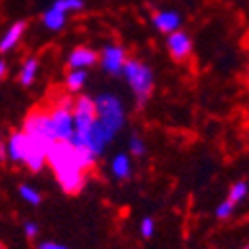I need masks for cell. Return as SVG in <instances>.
I'll return each mask as SVG.
<instances>
[{
    "instance_id": "6da1fadb",
    "label": "cell",
    "mask_w": 249,
    "mask_h": 249,
    "mask_svg": "<svg viewBox=\"0 0 249 249\" xmlns=\"http://www.w3.org/2000/svg\"><path fill=\"white\" fill-rule=\"evenodd\" d=\"M46 162L52 166L55 180L59 182L61 190L66 194H79L87 182L85 172L93 168L95 157L85 148L73 146L70 141L53 142L46 154Z\"/></svg>"
},
{
    "instance_id": "7a4b0ae2",
    "label": "cell",
    "mask_w": 249,
    "mask_h": 249,
    "mask_svg": "<svg viewBox=\"0 0 249 249\" xmlns=\"http://www.w3.org/2000/svg\"><path fill=\"white\" fill-rule=\"evenodd\" d=\"M121 75L124 77L127 85L131 87L137 103L144 105L150 99L152 89H154V71H152V68L148 64H144V61L137 59V57H129Z\"/></svg>"
},
{
    "instance_id": "3957f363",
    "label": "cell",
    "mask_w": 249,
    "mask_h": 249,
    "mask_svg": "<svg viewBox=\"0 0 249 249\" xmlns=\"http://www.w3.org/2000/svg\"><path fill=\"white\" fill-rule=\"evenodd\" d=\"M93 103H95L97 123L107 133L115 137L119 131H123L124 123H127V111H124L123 101L117 95H113V93H99L97 97H93Z\"/></svg>"
},
{
    "instance_id": "277c9868",
    "label": "cell",
    "mask_w": 249,
    "mask_h": 249,
    "mask_svg": "<svg viewBox=\"0 0 249 249\" xmlns=\"http://www.w3.org/2000/svg\"><path fill=\"white\" fill-rule=\"evenodd\" d=\"M73 99L70 95L59 97V101L53 105L50 111V124H52V133L55 142L59 141H70L73 137Z\"/></svg>"
},
{
    "instance_id": "5b68a950",
    "label": "cell",
    "mask_w": 249,
    "mask_h": 249,
    "mask_svg": "<svg viewBox=\"0 0 249 249\" xmlns=\"http://www.w3.org/2000/svg\"><path fill=\"white\" fill-rule=\"evenodd\" d=\"M71 113H73V137L70 139V142H75V141L83 139V137L91 131L93 123L97 121L93 97H89V95H79L77 99H73Z\"/></svg>"
},
{
    "instance_id": "8992f818",
    "label": "cell",
    "mask_w": 249,
    "mask_h": 249,
    "mask_svg": "<svg viewBox=\"0 0 249 249\" xmlns=\"http://www.w3.org/2000/svg\"><path fill=\"white\" fill-rule=\"evenodd\" d=\"M24 133L42 141L46 146H52L55 142L53 133H52V124H50V113H46V111L30 113L24 123Z\"/></svg>"
},
{
    "instance_id": "52a82bcc",
    "label": "cell",
    "mask_w": 249,
    "mask_h": 249,
    "mask_svg": "<svg viewBox=\"0 0 249 249\" xmlns=\"http://www.w3.org/2000/svg\"><path fill=\"white\" fill-rule=\"evenodd\" d=\"M127 59H129L127 50L119 44H107L99 53V64H101L103 71L109 75H121Z\"/></svg>"
},
{
    "instance_id": "ba28073f",
    "label": "cell",
    "mask_w": 249,
    "mask_h": 249,
    "mask_svg": "<svg viewBox=\"0 0 249 249\" xmlns=\"http://www.w3.org/2000/svg\"><path fill=\"white\" fill-rule=\"evenodd\" d=\"M166 50L174 57V61H184V59H188L192 55L194 42H192L188 32H184V30H176V32L166 36Z\"/></svg>"
},
{
    "instance_id": "9c48e42d",
    "label": "cell",
    "mask_w": 249,
    "mask_h": 249,
    "mask_svg": "<svg viewBox=\"0 0 249 249\" xmlns=\"http://www.w3.org/2000/svg\"><path fill=\"white\" fill-rule=\"evenodd\" d=\"M150 22L160 34L168 36V34H172V32H176V30L182 28V14L178 10H172V8L154 10L152 16H150Z\"/></svg>"
},
{
    "instance_id": "30bf717a",
    "label": "cell",
    "mask_w": 249,
    "mask_h": 249,
    "mask_svg": "<svg viewBox=\"0 0 249 249\" xmlns=\"http://www.w3.org/2000/svg\"><path fill=\"white\" fill-rule=\"evenodd\" d=\"M99 61V53L95 50H91L87 46H77L75 50L70 52L68 55V66L70 70H89L91 66H95Z\"/></svg>"
},
{
    "instance_id": "8fae6325",
    "label": "cell",
    "mask_w": 249,
    "mask_h": 249,
    "mask_svg": "<svg viewBox=\"0 0 249 249\" xmlns=\"http://www.w3.org/2000/svg\"><path fill=\"white\" fill-rule=\"evenodd\" d=\"M109 170H111V176L115 180H129L133 176V160L129 154H124V152H117L115 157L111 159V164H109Z\"/></svg>"
},
{
    "instance_id": "7c38bea8",
    "label": "cell",
    "mask_w": 249,
    "mask_h": 249,
    "mask_svg": "<svg viewBox=\"0 0 249 249\" xmlns=\"http://www.w3.org/2000/svg\"><path fill=\"white\" fill-rule=\"evenodd\" d=\"M26 22L24 20H18V22H14L8 30H6V34L0 38V53H6V52H12L16 46H18V42L22 40V36H24V32H26Z\"/></svg>"
},
{
    "instance_id": "4fadbf2b",
    "label": "cell",
    "mask_w": 249,
    "mask_h": 249,
    "mask_svg": "<svg viewBox=\"0 0 249 249\" xmlns=\"http://www.w3.org/2000/svg\"><path fill=\"white\" fill-rule=\"evenodd\" d=\"M24 146H26V137L24 133H12V137L8 139V144H6V154L8 159L14 160V162H22L24 159Z\"/></svg>"
},
{
    "instance_id": "5bb4252c",
    "label": "cell",
    "mask_w": 249,
    "mask_h": 249,
    "mask_svg": "<svg viewBox=\"0 0 249 249\" xmlns=\"http://www.w3.org/2000/svg\"><path fill=\"white\" fill-rule=\"evenodd\" d=\"M66 22H68V16L61 14V12L55 10V8H52V6L42 14V24H44L48 30H52V32H57V30H61V28L66 26Z\"/></svg>"
},
{
    "instance_id": "9a60e30c",
    "label": "cell",
    "mask_w": 249,
    "mask_h": 249,
    "mask_svg": "<svg viewBox=\"0 0 249 249\" xmlns=\"http://www.w3.org/2000/svg\"><path fill=\"white\" fill-rule=\"evenodd\" d=\"M38 68H40V64H38L36 57H30V59L24 61V66H22V70H20V75H18V79H20V83H22L24 87H30V85L36 81Z\"/></svg>"
},
{
    "instance_id": "2e32d148",
    "label": "cell",
    "mask_w": 249,
    "mask_h": 249,
    "mask_svg": "<svg viewBox=\"0 0 249 249\" xmlns=\"http://www.w3.org/2000/svg\"><path fill=\"white\" fill-rule=\"evenodd\" d=\"M87 83V71L85 70H70V73L66 75V87L70 93H77L85 87Z\"/></svg>"
},
{
    "instance_id": "e0dca14e",
    "label": "cell",
    "mask_w": 249,
    "mask_h": 249,
    "mask_svg": "<svg viewBox=\"0 0 249 249\" xmlns=\"http://www.w3.org/2000/svg\"><path fill=\"white\" fill-rule=\"evenodd\" d=\"M247 194H249V184L245 180H237L228 192V200L233 204H239L247 198Z\"/></svg>"
},
{
    "instance_id": "ac0fdd59",
    "label": "cell",
    "mask_w": 249,
    "mask_h": 249,
    "mask_svg": "<svg viewBox=\"0 0 249 249\" xmlns=\"http://www.w3.org/2000/svg\"><path fill=\"white\" fill-rule=\"evenodd\" d=\"M18 194L24 202H28L30 206H40L42 202V194L34 188V186H28V184H20L18 186Z\"/></svg>"
},
{
    "instance_id": "d6986e66",
    "label": "cell",
    "mask_w": 249,
    "mask_h": 249,
    "mask_svg": "<svg viewBox=\"0 0 249 249\" xmlns=\"http://www.w3.org/2000/svg\"><path fill=\"white\" fill-rule=\"evenodd\" d=\"M83 6H85V2L83 0H53V4H52V8H55V10H59L61 14H70V12H79V10H83Z\"/></svg>"
},
{
    "instance_id": "ffe728a7",
    "label": "cell",
    "mask_w": 249,
    "mask_h": 249,
    "mask_svg": "<svg viewBox=\"0 0 249 249\" xmlns=\"http://www.w3.org/2000/svg\"><path fill=\"white\" fill-rule=\"evenodd\" d=\"M139 233L144 239L154 237V233H157V222H154V217H150V215H144L142 217V220L139 222Z\"/></svg>"
},
{
    "instance_id": "44dd1931",
    "label": "cell",
    "mask_w": 249,
    "mask_h": 249,
    "mask_svg": "<svg viewBox=\"0 0 249 249\" xmlns=\"http://www.w3.org/2000/svg\"><path fill=\"white\" fill-rule=\"evenodd\" d=\"M129 154H133V157H137V159L144 157V154H146L144 139H141L139 135H131V139H129Z\"/></svg>"
},
{
    "instance_id": "7402d4cb",
    "label": "cell",
    "mask_w": 249,
    "mask_h": 249,
    "mask_svg": "<svg viewBox=\"0 0 249 249\" xmlns=\"http://www.w3.org/2000/svg\"><path fill=\"white\" fill-rule=\"evenodd\" d=\"M233 210H235V204L233 202H230L228 198L224 200V202H220L217 204V208H215V217L217 220H228V217H231L233 215Z\"/></svg>"
},
{
    "instance_id": "603a6c76",
    "label": "cell",
    "mask_w": 249,
    "mask_h": 249,
    "mask_svg": "<svg viewBox=\"0 0 249 249\" xmlns=\"http://www.w3.org/2000/svg\"><path fill=\"white\" fill-rule=\"evenodd\" d=\"M24 233H26L28 237H36V235L40 233L38 224H36V222H26V224H24Z\"/></svg>"
},
{
    "instance_id": "cb8c5ba5",
    "label": "cell",
    "mask_w": 249,
    "mask_h": 249,
    "mask_svg": "<svg viewBox=\"0 0 249 249\" xmlns=\"http://www.w3.org/2000/svg\"><path fill=\"white\" fill-rule=\"evenodd\" d=\"M38 249H70L68 245H61V243H55V241H42L38 245Z\"/></svg>"
},
{
    "instance_id": "d4e9b609",
    "label": "cell",
    "mask_w": 249,
    "mask_h": 249,
    "mask_svg": "<svg viewBox=\"0 0 249 249\" xmlns=\"http://www.w3.org/2000/svg\"><path fill=\"white\" fill-rule=\"evenodd\" d=\"M6 71H8V66H6V61H4V59H0V81L4 79Z\"/></svg>"
},
{
    "instance_id": "484cf974",
    "label": "cell",
    "mask_w": 249,
    "mask_h": 249,
    "mask_svg": "<svg viewBox=\"0 0 249 249\" xmlns=\"http://www.w3.org/2000/svg\"><path fill=\"white\" fill-rule=\"evenodd\" d=\"M2 154H4V148H2V141H0V159H2Z\"/></svg>"
},
{
    "instance_id": "4316f807",
    "label": "cell",
    "mask_w": 249,
    "mask_h": 249,
    "mask_svg": "<svg viewBox=\"0 0 249 249\" xmlns=\"http://www.w3.org/2000/svg\"><path fill=\"white\" fill-rule=\"evenodd\" d=\"M0 249H4V245H2V241H0Z\"/></svg>"
},
{
    "instance_id": "83f0119b",
    "label": "cell",
    "mask_w": 249,
    "mask_h": 249,
    "mask_svg": "<svg viewBox=\"0 0 249 249\" xmlns=\"http://www.w3.org/2000/svg\"><path fill=\"white\" fill-rule=\"evenodd\" d=\"M241 249H249V245H245V247H241Z\"/></svg>"
}]
</instances>
